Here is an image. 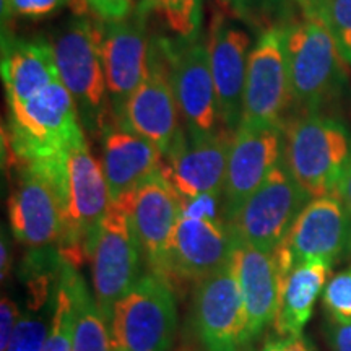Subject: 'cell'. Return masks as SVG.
Listing matches in <instances>:
<instances>
[{
    "label": "cell",
    "instance_id": "obj_1",
    "mask_svg": "<svg viewBox=\"0 0 351 351\" xmlns=\"http://www.w3.org/2000/svg\"><path fill=\"white\" fill-rule=\"evenodd\" d=\"M26 165L38 166L56 182L64 212V234L57 252L64 262L78 267L91 258L96 234L112 204L103 165L93 156L86 138L56 160Z\"/></svg>",
    "mask_w": 351,
    "mask_h": 351
},
{
    "label": "cell",
    "instance_id": "obj_2",
    "mask_svg": "<svg viewBox=\"0 0 351 351\" xmlns=\"http://www.w3.org/2000/svg\"><path fill=\"white\" fill-rule=\"evenodd\" d=\"M8 112L7 142L16 165L56 160L85 138L75 101L60 80L10 104Z\"/></svg>",
    "mask_w": 351,
    "mask_h": 351
},
{
    "label": "cell",
    "instance_id": "obj_3",
    "mask_svg": "<svg viewBox=\"0 0 351 351\" xmlns=\"http://www.w3.org/2000/svg\"><path fill=\"white\" fill-rule=\"evenodd\" d=\"M101 38V25L78 16L52 43L60 82L75 101L83 129L91 134L112 122Z\"/></svg>",
    "mask_w": 351,
    "mask_h": 351
},
{
    "label": "cell",
    "instance_id": "obj_4",
    "mask_svg": "<svg viewBox=\"0 0 351 351\" xmlns=\"http://www.w3.org/2000/svg\"><path fill=\"white\" fill-rule=\"evenodd\" d=\"M351 161V135L341 122L317 114L288 127L285 163L311 199L335 194Z\"/></svg>",
    "mask_w": 351,
    "mask_h": 351
},
{
    "label": "cell",
    "instance_id": "obj_5",
    "mask_svg": "<svg viewBox=\"0 0 351 351\" xmlns=\"http://www.w3.org/2000/svg\"><path fill=\"white\" fill-rule=\"evenodd\" d=\"M178 311L171 283L148 274L112 309L111 330L119 351H169Z\"/></svg>",
    "mask_w": 351,
    "mask_h": 351
},
{
    "label": "cell",
    "instance_id": "obj_6",
    "mask_svg": "<svg viewBox=\"0 0 351 351\" xmlns=\"http://www.w3.org/2000/svg\"><path fill=\"white\" fill-rule=\"evenodd\" d=\"M287 57L293 99L315 111L343 83V59L326 23L304 16L287 28Z\"/></svg>",
    "mask_w": 351,
    "mask_h": 351
},
{
    "label": "cell",
    "instance_id": "obj_7",
    "mask_svg": "<svg viewBox=\"0 0 351 351\" xmlns=\"http://www.w3.org/2000/svg\"><path fill=\"white\" fill-rule=\"evenodd\" d=\"M309 199L283 160L226 223L238 244L274 252Z\"/></svg>",
    "mask_w": 351,
    "mask_h": 351
},
{
    "label": "cell",
    "instance_id": "obj_8",
    "mask_svg": "<svg viewBox=\"0 0 351 351\" xmlns=\"http://www.w3.org/2000/svg\"><path fill=\"white\" fill-rule=\"evenodd\" d=\"M142 247L129 212L119 202H112L101 223L91 252L95 300L109 324L116 302L142 278Z\"/></svg>",
    "mask_w": 351,
    "mask_h": 351
},
{
    "label": "cell",
    "instance_id": "obj_9",
    "mask_svg": "<svg viewBox=\"0 0 351 351\" xmlns=\"http://www.w3.org/2000/svg\"><path fill=\"white\" fill-rule=\"evenodd\" d=\"M171 82L178 99L179 111L186 132L195 137L212 135L223 129L218 109L208 41L194 38H179L176 44H166Z\"/></svg>",
    "mask_w": 351,
    "mask_h": 351
},
{
    "label": "cell",
    "instance_id": "obj_10",
    "mask_svg": "<svg viewBox=\"0 0 351 351\" xmlns=\"http://www.w3.org/2000/svg\"><path fill=\"white\" fill-rule=\"evenodd\" d=\"M291 99L287 29L270 28L261 34L249 56L241 124L282 125Z\"/></svg>",
    "mask_w": 351,
    "mask_h": 351
},
{
    "label": "cell",
    "instance_id": "obj_11",
    "mask_svg": "<svg viewBox=\"0 0 351 351\" xmlns=\"http://www.w3.org/2000/svg\"><path fill=\"white\" fill-rule=\"evenodd\" d=\"M179 116L181 111L171 82L166 43L163 46H152L147 77L114 122L147 138L166 156L182 132Z\"/></svg>",
    "mask_w": 351,
    "mask_h": 351
},
{
    "label": "cell",
    "instance_id": "obj_12",
    "mask_svg": "<svg viewBox=\"0 0 351 351\" xmlns=\"http://www.w3.org/2000/svg\"><path fill=\"white\" fill-rule=\"evenodd\" d=\"M19 166V179L8 199V223L15 239L33 252L59 247L64 234V212L51 176L34 165Z\"/></svg>",
    "mask_w": 351,
    "mask_h": 351
},
{
    "label": "cell",
    "instance_id": "obj_13",
    "mask_svg": "<svg viewBox=\"0 0 351 351\" xmlns=\"http://www.w3.org/2000/svg\"><path fill=\"white\" fill-rule=\"evenodd\" d=\"M232 135L226 127L202 137L184 130L179 134L161 174L184 200L223 197Z\"/></svg>",
    "mask_w": 351,
    "mask_h": 351
},
{
    "label": "cell",
    "instance_id": "obj_14",
    "mask_svg": "<svg viewBox=\"0 0 351 351\" xmlns=\"http://www.w3.org/2000/svg\"><path fill=\"white\" fill-rule=\"evenodd\" d=\"M116 202L130 215L148 269L169 282V245L182 217L184 199L163 174H158Z\"/></svg>",
    "mask_w": 351,
    "mask_h": 351
},
{
    "label": "cell",
    "instance_id": "obj_15",
    "mask_svg": "<svg viewBox=\"0 0 351 351\" xmlns=\"http://www.w3.org/2000/svg\"><path fill=\"white\" fill-rule=\"evenodd\" d=\"M147 13L135 5L129 19L101 23V51L112 121L119 117L150 69L152 44L147 32Z\"/></svg>",
    "mask_w": 351,
    "mask_h": 351
},
{
    "label": "cell",
    "instance_id": "obj_16",
    "mask_svg": "<svg viewBox=\"0 0 351 351\" xmlns=\"http://www.w3.org/2000/svg\"><path fill=\"white\" fill-rule=\"evenodd\" d=\"M238 241L225 219L182 212L169 245V283L207 278L231 262Z\"/></svg>",
    "mask_w": 351,
    "mask_h": 351
},
{
    "label": "cell",
    "instance_id": "obj_17",
    "mask_svg": "<svg viewBox=\"0 0 351 351\" xmlns=\"http://www.w3.org/2000/svg\"><path fill=\"white\" fill-rule=\"evenodd\" d=\"M285 160L282 125L241 124L228 156L223 212L225 221L251 197Z\"/></svg>",
    "mask_w": 351,
    "mask_h": 351
},
{
    "label": "cell",
    "instance_id": "obj_18",
    "mask_svg": "<svg viewBox=\"0 0 351 351\" xmlns=\"http://www.w3.org/2000/svg\"><path fill=\"white\" fill-rule=\"evenodd\" d=\"M351 241V213L337 194L307 202L282 243L295 267L307 262L333 265Z\"/></svg>",
    "mask_w": 351,
    "mask_h": 351
},
{
    "label": "cell",
    "instance_id": "obj_19",
    "mask_svg": "<svg viewBox=\"0 0 351 351\" xmlns=\"http://www.w3.org/2000/svg\"><path fill=\"white\" fill-rule=\"evenodd\" d=\"M194 322L207 351H226L247 343L243 295L231 262L197 283Z\"/></svg>",
    "mask_w": 351,
    "mask_h": 351
},
{
    "label": "cell",
    "instance_id": "obj_20",
    "mask_svg": "<svg viewBox=\"0 0 351 351\" xmlns=\"http://www.w3.org/2000/svg\"><path fill=\"white\" fill-rule=\"evenodd\" d=\"M208 51L219 117L223 127L236 132L243 119L245 75L252 51L251 36L223 15H217L210 26Z\"/></svg>",
    "mask_w": 351,
    "mask_h": 351
},
{
    "label": "cell",
    "instance_id": "obj_21",
    "mask_svg": "<svg viewBox=\"0 0 351 351\" xmlns=\"http://www.w3.org/2000/svg\"><path fill=\"white\" fill-rule=\"evenodd\" d=\"M245 313V340L261 335L274 324L282 298L283 282L274 252L238 244L231 257Z\"/></svg>",
    "mask_w": 351,
    "mask_h": 351
},
{
    "label": "cell",
    "instance_id": "obj_22",
    "mask_svg": "<svg viewBox=\"0 0 351 351\" xmlns=\"http://www.w3.org/2000/svg\"><path fill=\"white\" fill-rule=\"evenodd\" d=\"M101 165L112 202L161 174L163 153L147 138L117 125L114 121L101 132Z\"/></svg>",
    "mask_w": 351,
    "mask_h": 351
},
{
    "label": "cell",
    "instance_id": "obj_23",
    "mask_svg": "<svg viewBox=\"0 0 351 351\" xmlns=\"http://www.w3.org/2000/svg\"><path fill=\"white\" fill-rule=\"evenodd\" d=\"M2 80L7 103L21 104L59 82L54 46L43 39H7L2 44Z\"/></svg>",
    "mask_w": 351,
    "mask_h": 351
},
{
    "label": "cell",
    "instance_id": "obj_24",
    "mask_svg": "<svg viewBox=\"0 0 351 351\" xmlns=\"http://www.w3.org/2000/svg\"><path fill=\"white\" fill-rule=\"evenodd\" d=\"M52 261V258H49ZM46 262L33 263L29 270L28 301L5 351H43L54 314L56 285L62 258L52 269Z\"/></svg>",
    "mask_w": 351,
    "mask_h": 351
},
{
    "label": "cell",
    "instance_id": "obj_25",
    "mask_svg": "<svg viewBox=\"0 0 351 351\" xmlns=\"http://www.w3.org/2000/svg\"><path fill=\"white\" fill-rule=\"evenodd\" d=\"M332 265L326 262H307L293 269L282 289L274 328L282 339L301 337L306 324L313 317L314 304L322 289Z\"/></svg>",
    "mask_w": 351,
    "mask_h": 351
},
{
    "label": "cell",
    "instance_id": "obj_26",
    "mask_svg": "<svg viewBox=\"0 0 351 351\" xmlns=\"http://www.w3.org/2000/svg\"><path fill=\"white\" fill-rule=\"evenodd\" d=\"M75 332L72 351H119L114 341L111 324L101 313L80 274L75 280Z\"/></svg>",
    "mask_w": 351,
    "mask_h": 351
},
{
    "label": "cell",
    "instance_id": "obj_27",
    "mask_svg": "<svg viewBox=\"0 0 351 351\" xmlns=\"http://www.w3.org/2000/svg\"><path fill=\"white\" fill-rule=\"evenodd\" d=\"M77 267L64 262L60 263L56 285L54 314L49 333L43 351H72L73 332H75V280Z\"/></svg>",
    "mask_w": 351,
    "mask_h": 351
},
{
    "label": "cell",
    "instance_id": "obj_28",
    "mask_svg": "<svg viewBox=\"0 0 351 351\" xmlns=\"http://www.w3.org/2000/svg\"><path fill=\"white\" fill-rule=\"evenodd\" d=\"M138 5L147 12H156L179 38H194L199 34L200 0H140Z\"/></svg>",
    "mask_w": 351,
    "mask_h": 351
},
{
    "label": "cell",
    "instance_id": "obj_29",
    "mask_svg": "<svg viewBox=\"0 0 351 351\" xmlns=\"http://www.w3.org/2000/svg\"><path fill=\"white\" fill-rule=\"evenodd\" d=\"M317 16L330 32L343 62L351 65V0H324Z\"/></svg>",
    "mask_w": 351,
    "mask_h": 351
},
{
    "label": "cell",
    "instance_id": "obj_30",
    "mask_svg": "<svg viewBox=\"0 0 351 351\" xmlns=\"http://www.w3.org/2000/svg\"><path fill=\"white\" fill-rule=\"evenodd\" d=\"M328 319L351 322V267L333 275L322 298Z\"/></svg>",
    "mask_w": 351,
    "mask_h": 351
},
{
    "label": "cell",
    "instance_id": "obj_31",
    "mask_svg": "<svg viewBox=\"0 0 351 351\" xmlns=\"http://www.w3.org/2000/svg\"><path fill=\"white\" fill-rule=\"evenodd\" d=\"M70 7L78 16L90 12L99 23L125 20L135 10L134 0H70Z\"/></svg>",
    "mask_w": 351,
    "mask_h": 351
},
{
    "label": "cell",
    "instance_id": "obj_32",
    "mask_svg": "<svg viewBox=\"0 0 351 351\" xmlns=\"http://www.w3.org/2000/svg\"><path fill=\"white\" fill-rule=\"evenodd\" d=\"M3 15H16L21 19L39 20L46 19L64 5L70 3V0H2Z\"/></svg>",
    "mask_w": 351,
    "mask_h": 351
},
{
    "label": "cell",
    "instance_id": "obj_33",
    "mask_svg": "<svg viewBox=\"0 0 351 351\" xmlns=\"http://www.w3.org/2000/svg\"><path fill=\"white\" fill-rule=\"evenodd\" d=\"M20 307L10 296H2L0 301V351H5L10 343L13 332L20 320Z\"/></svg>",
    "mask_w": 351,
    "mask_h": 351
},
{
    "label": "cell",
    "instance_id": "obj_34",
    "mask_svg": "<svg viewBox=\"0 0 351 351\" xmlns=\"http://www.w3.org/2000/svg\"><path fill=\"white\" fill-rule=\"evenodd\" d=\"M324 332L332 351H351V322L328 319Z\"/></svg>",
    "mask_w": 351,
    "mask_h": 351
},
{
    "label": "cell",
    "instance_id": "obj_35",
    "mask_svg": "<svg viewBox=\"0 0 351 351\" xmlns=\"http://www.w3.org/2000/svg\"><path fill=\"white\" fill-rule=\"evenodd\" d=\"M262 351H315L314 345L306 337H288V339L269 340L263 345Z\"/></svg>",
    "mask_w": 351,
    "mask_h": 351
},
{
    "label": "cell",
    "instance_id": "obj_36",
    "mask_svg": "<svg viewBox=\"0 0 351 351\" xmlns=\"http://www.w3.org/2000/svg\"><path fill=\"white\" fill-rule=\"evenodd\" d=\"M335 194L339 195L341 200H343L346 208H348L350 213H351V161L348 163V166L345 168V173H343V176H341Z\"/></svg>",
    "mask_w": 351,
    "mask_h": 351
},
{
    "label": "cell",
    "instance_id": "obj_37",
    "mask_svg": "<svg viewBox=\"0 0 351 351\" xmlns=\"http://www.w3.org/2000/svg\"><path fill=\"white\" fill-rule=\"evenodd\" d=\"M0 252H2V257H0V276H2V282H5V278L10 275V269H12V249L7 241L5 232L3 231H2V243H0Z\"/></svg>",
    "mask_w": 351,
    "mask_h": 351
},
{
    "label": "cell",
    "instance_id": "obj_38",
    "mask_svg": "<svg viewBox=\"0 0 351 351\" xmlns=\"http://www.w3.org/2000/svg\"><path fill=\"white\" fill-rule=\"evenodd\" d=\"M296 2L302 8L306 16H317L319 8L322 5L324 0H296Z\"/></svg>",
    "mask_w": 351,
    "mask_h": 351
},
{
    "label": "cell",
    "instance_id": "obj_39",
    "mask_svg": "<svg viewBox=\"0 0 351 351\" xmlns=\"http://www.w3.org/2000/svg\"><path fill=\"white\" fill-rule=\"evenodd\" d=\"M226 351H251V350L244 348V345H241V346H236V348H231V350H226Z\"/></svg>",
    "mask_w": 351,
    "mask_h": 351
},
{
    "label": "cell",
    "instance_id": "obj_40",
    "mask_svg": "<svg viewBox=\"0 0 351 351\" xmlns=\"http://www.w3.org/2000/svg\"><path fill=\"white\" fill-rule=\"evenodd\" d=\"M219 2L225 3V5H230V3H231V2H234V0H219Z\"/></svg>",
    "mask_w": 351,
    "mask_h": 351
},
{
    "label": "cell",
    "instance_id": "obj_41",
    "mask_svg": "<svg viewBox=\"0 0 351 351\" xmlns=\"http://www.w3.org/2000/svg\"><path fill=\"white\" fill-rule=\"evenodd\" d=\"M234 2H236V3H239V5H241V3H243L244 0H234Z\"/></svg>",
    "mask_w": 351,
    "mask_h": 351
},
{
    "label": "cell",
    "instance_id": "obj_42",
    "mask_svg": "<svg viewBox=\"0 0 351 351\" xmlns=\"http://www.w3.org/2000/svg\"><path fill=\"white\" fill-rule=\"evenodd\" d=\"M350 251H351V241H350Z\"/></svg>",
    "mask_w": 351,
    "mask_h": 351
}]
</instances>
